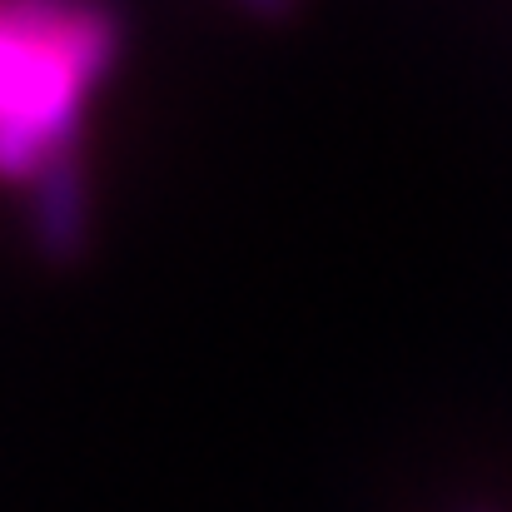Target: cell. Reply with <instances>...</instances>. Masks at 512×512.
<instances>
[{
  "label": "cell",
  "instance_id": "4",
  "mask_svg": "<svg viewBox=\"0 0 512 512\" xmlns=\"http://www.w3.org/2000/svg\"><path fill=\"white\" fill-rule=\"evenodd\" d=\"M468 512H493V508H468Z\"/></svg>",
  "mask_w": 512,
  "mask_h": 512
},
{
  "label": "cell",
  "instance_id": "1",
  "mask_svg": "<svg viewBox=\"0 0 512 512\" xmlns=\"http://www.w3.org/2000/svg\"><path fill=\"white\" fill-rule=\"evenodd\" d=\"M120 25L95 0H0V179L35 184L75 155L80 110L110 80Z\"/></svg>",
  "mask_w": 512,
  "mask_h": 512
},
{
  "label": "cell",
  "instance_id": "3",
  "mask_svg": "<svg viewBox=\"0 0 512 512\" xmlns=\"http://www.w3.org/2000/svg\"><path fill=\"white\" fill-rule=\"evenodd\" d=\"M244 15H254V20H264V25H279V20H289L294 10H299V0H234Z\"/></svg>",
  "mask_w": 512,
  "mask_h": 512
},
{
  "label": "cell",
  "instance_id": "2",
  "mask_svg": "<svg viewBox=\"0 0 512 512\" xmlns=\"http://www.w3.org/2000/svg\"><path fill=\"white\" fill-rule=\"evenodd\" d=\"M30 229H35V244L70 264L85 244V229H90V194H85V170H80V155L50 165L30 184Z\"/></svg>",
  "mask_w": 512,
  "mask_h": 512
}]
</instances>
